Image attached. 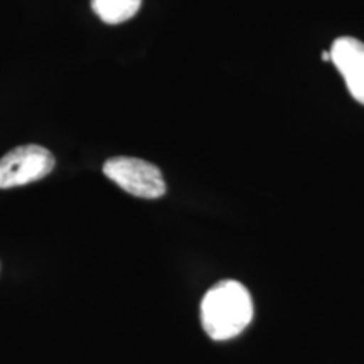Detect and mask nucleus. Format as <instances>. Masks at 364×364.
I'll return each instance as SVG.
<instances>
[{
    "label": "nucleus",
    "mask_w": 364,
    "mask_h": 364,
    "mask_svg": "<svg viewBox=\"0 0 364 364\" xmlns=\"http://www.w3.org/2000/svg\"><path fill=\"white\" fill-rule=\"evenodd\" d=\"M253 318L248 289L236 280H223L208 290L201 302V322L211 339L228 341L247 329Z\"/></svg>",
    "instance_id": "nucleus-1"
},
{
    "label": "nucleus",
    "mask_w": 364,
    "mask_h": 364,
    "mask_svg": "<svg viewBox=\"0 0 364 364\" xmlns=\"http://www.w3.org/2000/svg\"><path fill=\"white\" fill-rule=\"evenodd\" d=\"M329 51L351 97L364 105V43L346 36L336 39Z\"/></svg>",
    "instance_id": "nucleus-4"
},
{
    "label": "nucleus",
    "mask_w": 364,
    "mask_h": 364,
    "mask_svg": "<svg viewBox=\"0 0 364 364\" xmlns=\"http://www.w3.org/2000/svg\"><path fill=\"white\" fill-rule=\"evenodd\" d=\"M54 156L41 145H21L0 159V189L44 179L54 169Z\"/></svg>",
    "instance_id": "nucleus-3"
},
{
    "label": "nucleus",
    "mask_w": 364,
    "mask_h": 364,
    "mask_svg": "<svg viewBox=\"0 0 364 364\" xmlns=\"http://www.w3.org/2000/svg\"><path fill=\"white\" fill-rule=\"evenodd\" d=\"M322 59H324V61H329L331 63V51L322 53Z\"/></svg>",
    "instance_id": "nucleus-6"
},
{
    "label": "nucleus",
    "mask_w": 364,
    "mask_h": 364,
    "mask_svg": "<svg viewBox=\"0 0 364 364\" xmlns=\"http://www.w3.org/2000/svg\"><path fill=\"white\" fill-rule=\"evenodd\" d=\"M142 0H91V9L107 24H122L139 12Z\"/></svg>",
    "instance_id": "nucleus-5"
},
{
    "label": "nucleus",
    "mask_w": 364,
    "mask_h": 364,
    "mask_svg": "<svg viewBox=\"0 0 364 364\" xmlns=\"http://www.w3.org/2000/svg\"><path fill=\"white\" fill-rule=\"evenodd\" d=\"M103 174L132 196L157 199L166 194V182L157 166L136 157H113L105 162Z\"/></svg>",
    "instance_id": "nucleus-2"
}]
</instances>
